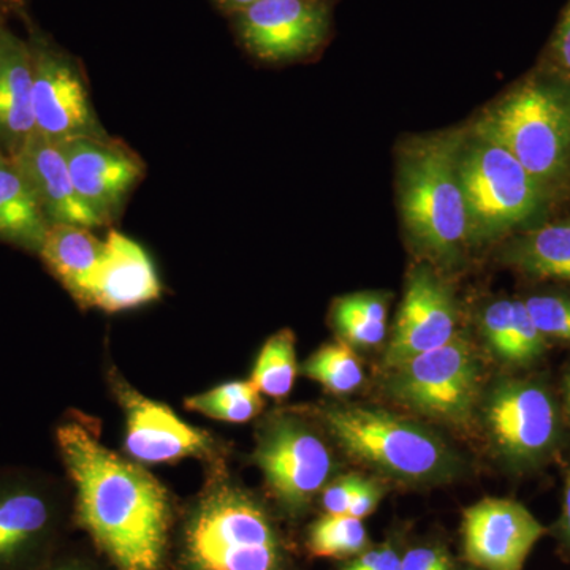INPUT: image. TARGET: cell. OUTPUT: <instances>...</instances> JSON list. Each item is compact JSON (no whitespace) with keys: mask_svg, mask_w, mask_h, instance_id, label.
Masks as SVG:
<instances>
[{"mask_svg":"<svg viewBox=\"0 0 570 570\" xmlns=\"http://www.w3.org/2000/svg\"><path fill=\"white\" fill-rule=\"evenodd\" d=\"M246 50L268 62L306 58L324 43L328 10L321 0H258L234 14Z\"/></svg>","mask_w":570,"mask_h":570,"instance_id":"cell-11","label":"cell"},{"mask_svg":"<svg viewBox=\"0 0 570 570\" xmlns=\"http://www.w3.org/2000/svg\"><path fill=\"white\" fill-rule=\"evenodd\" d=\"M401 570H453L448 553L438 547H415L401 558Z\"/></svg>","mask_w":570,"mask_h":570,"instance_id":"cell-31","label":"cell"},{"mask_svg":"<svg viewBox=\"0 0 570 570\" xmlns=\"http://www.w3.org/2000/svg\"><path fill=\"white\" fill-rule=\"evenodd\" d=\"M171 570H298L291 543L253 494L216 482L176 520Z\"/></svg>","mask_w":570,"mask_h":570,"instance_id":"cell-2","label":"cell"},{"mask_svg":"<svg viewBox=\"0 0 570 570\" xmlns=\"http://www.w3.org/2000/svg\"><path fill=\"white\" fill-rule=\"evenodd\" d=\"M190 411L228 423H246L261 414V392L250 381L227 382L186 401Z\"/></svg>","mask_w":570,"mask_h":570,"instance_id":"cell-26","label":"cell"},{"mask_svg":"<svg viewBox=\"0 0 570 570\" xmlns=\"http://www.w3.org/2000/svg\"><path fill=\"white\" fill-rule=\"evenodd\" d=\"M31 45L0 24V146L11 157L36 134Z\"/></svg>","mask_w":570,"mask_h":570,"instance_id":"cell-19","label":"cell"},{"mask_svg":"<svg viewBox=\"0 0 570 570\" xmlns=\"http://www.w3.org/2000/svg\"><path fill=\"white\" fill-rule=\"evenodd\" d=\"M475 130L480 140L512 154L543 186L569 165L570 96L547 82H528L494 105Z\"/></svg>","mask_w":570,"mask_h":570,"instance_id":"cell-5","label":"cell"},{"mask_svg":"<svg viewBox=\"0 0 570 570\" xmlns=\"http://www.w3.org/2000/svg\"><path fill=\"white\" fill-rule=\"evenodd\" d=\"M360 475L348 474L336 479L322 491V508L330 515H347L348 505L358 487Z\"/></svg>","mask_w":570,"mask_h":570,"instance_id":"cell-30","label":"cell"},{"mask_svg":"<svg viewBox=\"0 0 570 570\" xmlns=\"http://www.w3.org/2000/svg\"><path fill=\"white\" fill-rule=\"evenodd\" d=\"M460 183L469 239L487 242L538 216L542 184L501 146L480 140L461 151Z\"/></svg>","mask_w":570,"mask_h":570,"instance_id":"cell-7","label":"cell"},{"mask_svg":"<svg viewBox=\"0 0 570 570\" xmlns=\"http://www.w3.org/2000/svg\"><path fill=\"white\" fill-rule=\"evenodd\" d=\"M560 535L562 543L570 551V469L566 479L564 499H562V513L560 520Z\"/></svg>","mask_w":570,"mask_h":570,"instance_id":"cell-37","label":"cell"},{"mask_svg":"<svg viewBox=\"0 0 570 570\" xmlns=\"http://www.w3.org/2000/svg\"><path fill=\"white\" fill-rule=\"evenodd\" d=\"M36 134L51 141L105 138L77 62L47 40L32 39Z\"/></svg>","mask_w":570,"mask_h":570,"instance_id":"cell-10","label":"cell"},{"mask_svg":"<svg viewBox=\"0 0 570 570\" xmlns=\"http://www.w3.org/2000/svg\"><path fill=\"white\" fill-rule=\"evenodd\" d=\"M564 400H566V411H568V417L570 422V370L564 377Z\"/></svg>","mask_w":570,"mask_h":570,"instance_id":"cell-39","label":"cell"},{"mask_svg":"<svg viewBox=\"0 0 570 570\" xmlns=\"http://www.w3.org/2000/svg\"><path fill=\"white\" fill-rule=\"evenodd\" d=\"M528 313L542 336L570 343V298L560 295H534L524 299Z\"/></svg>","mask_w":570,"mask_h":570,"instance_id":"cell-28","label":"cell"},{"mask_svg":"<svg viewBox=\"0 0 570 570\" xmlns=\"http://www.w3.org/2000/svg\"><path fill=\"white\" fill-rule=\"evenodd\" d=\"M58 442L77 491L75 520L97 554L112 570H171L178 517L159 480L80 423L59 428Z\"/></svg>","mask_w":570,"mask_h":570,"instance_id":"cell-1","label":"cell"},{"mask_svg":"<svg viewBox=\"0 0 570 570\" xmlns=\"http://www.w3.org/2000/svg\"><path fill=\"white\" fill-rule=\"evenodd\" d=\"M220 10L227 13L236 14L239 11L246 10L247 7L254 6L258 0H213Z\"/></svg>","mask_w":570,"mask_h":570,"instance_id":"cell-38","label":"cell"},{"mask_svg":"<svg viewBox=\"0 0 570 570\" xmlns=\"http://www.w3.org/2000/svg\"><path fill=\"white\" fill-rule=\"evenodd\" d=\"M160 294L163 285L148 253L129 236L110 230L105 238L91 305L107 313H119L151 303Z\"/></svg>","mask_w":570,"mask_h":570,"instance_id":"cell-18","label":"cell"},{"mask_svg":"<svg viewBox=\"0 0 570 570\" xmlns=\"http://www.w3.org/2000/svg\"><path fill=\"white\" fill-rule=\"evenodd\" d=\"M491 354L510 366H531L546 354L547 340L534 325L524 302L497 299L480 317Z\"/></svg>","mask_w":570,"mask_h":570,"instance_id":"cell-21","label":"cell"},{"mask_svg":"<svg viewBox=\"0 0 570 570\" xmlns=\"http://www.w3.org/2000/svg\"><path fill=\"white\" fill-rule=\"evenodd\" d=\"M37 570H112L111 566L100 558L89 557L86 553H62V551H56L55 554L40 566Z\"/></svg>","mask_w":570,"mask_h":570,"instance_id":"cell-34","label":"cell"},{"mask_svg":"<svg viewBox=\"0 0 570 570\" xmlns=\"http://www.w3.org/2000/svg\"><path fill=\"white\" fill-rule=\"evenodd\" d=\"M505 264L524 275L570 284V223L547 225L510 243Z\"/></svg>","mask_w":570,"mask_h":570,"instance_id":"cell-23","label":"cell"},{"mask_svg":"<svg viewBox=\"0 0 570 570\" xmlns=\"http://www.w3.org/2000/svg\"><path fill=\"white\" fill-rule=\"evenodd\" d=\"M75 189L105 224L121 212L130 190L140 181V157L110 135L62 142Z\"/></svg>","mask_w":570,"mask_h":570,"instance_id":"cell-13","label":"cell"},{"mask_svg":"<svg viewBox=\"0 0 570 570\" xmlns=\"http://www.w3.org/2000/svg\"><path fill=\"white\" fill-rule=\"evenodd\" d=\"M333 322L340 335L343 336L344 343L351 346L374 347L384 341L387 333V325L371 322L370 318L363 316L351 302L347 296L337 299L333 307Z\"/></svg>","mask_w":570,"mask_h":570,"instance_id":"cell-29","label":"cell"},{"mask_svg":"<svg viewBox=\"0 0 570 570\" xmlns=\"http://www.w3.org/2000/svg\"><path fill=\"white\" fill-rule=\"evenodd\" d=\"M119 400L126 411V449L140 463L157 464L202 455L212 439L198 428L183 422L165 404L141 396L121 385Z\"/></svg>","mask_w":570,"mask_h":570,"instance_id":"cell-16","label":"cell"},{"mask_svg":"<svg viewBox=\"0 0 570 570\" xmlns=\"http://www.w3.org/2000/svg\"><path fill=\"white\" fill-rule=\"evenodd\" d=\"M302 373L336 395H347L363 384V370L351 344H326L314 352Z\"/></svg>","mask_w":570,"mask_h":570,"instance_id":"cell-27","label":"cell"},{"mask_svg":"<svg viewBox=\"0 0 570 570\" xmlns=\"http://www.w3.org/2000/svg\"><path fill=\"white\" fill-rule=\"evenodd\" d=\"M382 494H384V491L377 482L370 479H360L351 505H348L347 515L355 517L358 520L366 519L377 509Z\"/></svg>","mask_w":570,"mask_h":570,"instance_id":"cell-33","label":"cell"},{"mask_svg":"<svg viewBox=\"0 0 570 570\" xmlns=\"http://www.w3.org/2000/svg\"><path fill=\"white\" fill-rule=\"evenodd\" d=\"M456 309L452 292L428 266H417L407 281L406 295L385 352V366L448 344L455 336Z\"/></svg>","mask_w":570,"mask_h":570,"instance_id":"cell-14","label":"cell"},{"mask_svg":"<svg viewBox=\"0 0 570 570\" xmlns=\"http://www.w3.org/2000/svg\"><path fill=\"white\" fill-rule=\"evenodd\" d=\"M61 512L39 491H0V570H37L58 551Z\"/></svg>","mask_w":570,"mask_h":570,"instance_id":"cell-15","label":"cell"},{"mask_svg":"<svg viewBox=\"0 0 570 570\" xmlns=\"http://www.w3.org/2000/svg\"><path fill=\"white\" fill-rule=\"evenodd\" d=\"M460 157L459 135L420 138L401 153L397 179L404 224L420 249L439 261L455 258L469 239Z\"/></svg>","mask_w":570,"mask_h":570,"instance_id":"cell-4","label":"cell"},{"mask_svg":"<svg viewBox=\"0 0 570 570\" xmlns=\"http://www.w3.org/2000/svg\"><path fill=\"white\" fill-rule=\"evenodd\" d=\"M367 532L363 520L351 515H330L325 513L314 521L307 531L306 547L316 558L358 557L367 550Z\"/></svg>","mask_w":570,"mask_h":570,"instance_id":"cell-25","label":"cell"},{"mask_svg":"<svg viewBox=\"0 0 570 570\" xmlns=\"http://www.w3.org/2000/svg\"><path fill=\"white\" fill-rule=\"evenodd\" d=\"M352 303L371 322L387 325V299L381 294H354L347 296Z\"/></svg>","mask_w":570,"mask_h":570,"instance_id":"cell-35","label":"cell"},{"mask_svg":"<svg viewBox=\"0 0 570 570\" xmlns=\"http://www.w3.org/2000/svg\"><path fill=\"white\" fill-rule=\"evenodd\" d=\"M105 239L91 228L69 224H51L39 253L48 268L75 298L91 305L94 283L102 264Z\"/></svg>","mask_w":570,"mask_h":570,"instance_id":"cell-20","label":"cell"},{"mask_svg":"<svg viewBox=\"0 0 570 570\" xmlns=\"http://www.w3.org/2000/svg\"><path fill=\"white\" fill-rule=\"evenodd\" d=\"M482 407L483 426L491 448L513 471H532L546 464L560 448L562 419L553 393L535 379H499Z\"/></svg>","mask_w":570,"mask_h":570,"instance_id":"cell-8","label":"cell"},{"mask_svg":"<svg viewBox=\"0 0 570 570\" xmlns=\"http://www.w3.org/2000/svg\"><path fill=\"white\" fill-rule=\"evenodd\" d=\"M401 554L395 547L382 546L365 550L355 560L344 566L343 570H401Z\"/></svg>","mask_w":570,"mask_h":570,"instance_id":"cell-32","label":"cell"},{"mask_svg":"<svg viewBox=\"0 0 570 570\" xmlns=\"http://www.w3.org/2000/svg\"><path fill=\"white\" fill-rule=\"evenodd\" d=\"M10 159L32 187L50 225H78L91 230L107 225L75 189L62 142L33 134Z\"/></svg>","mask_w":570,"mask_h":570,"instance_id":"cell-17","label":"cell"},{"mask_svg":"<svg viewBox=\"0 0 570 570\" xmlns=\"http://www.w3.org/2000/svg\"><path fill=\"white\" fill-rule=\"evenodd\" d=\"M546 532L547 528L520 502L482 499L463 513L464 558L480 570H523Z\"/></svg>","mask_w":570,"mask_h":570,"instance_id":"cell-12","label":"cell"},{"mask_svg":"<svg viewBox=\"0 0 570 570\" xmlns=\"http://www.w3.org/2000/svg\"><path fill=\"white\" fill-rule=\"evenodd\" d=\"M266 487L291 519L305 515L335 469L332 450L305 420L279 415L269 420L254 452Z\"/></svg>","mask_w":570,"mask_h":570,"instance_id":"cell-9","label":"cell"},{"mask_svg":"<svg viewBox=\"0 0 570 570\" xmlns=\"http://www.w3.org/2000/svg\"><path fill=\"white\" fill-rule=\"evenodd\" d=\"M551 51L562 69L570 73V2L562 13L560 26L554 33Z\"/></svg>","mask_w":570,"mask_h":570,"instance_id":"cell-36","label":"cell"},{"mask_svg":"<svg viewBox=\"0 0 570 570\" xmlns=\"http://www.w3.org/2000/svg\"><path fill=\"white\" fill-rule=\"evenodd\" d=\"M48 227L32 187L13 160L0 151V236L40 250Z\"/></svg>","mask_w":570,"mask_h":570,"instance_id":"cell-22","label":"cell"},{"mask_svg":"<svg viewBox=\"0 0 570 570\" xmlns=\"http://www.w3.org/2000/svg\"><path fill=\"white\" fill-rule=\"evenodd\" d=\"M296 365L295 336L291 330H281L269 337L255 362L250 382L266 396L285 397L295 384Z\"/></svg>","mask_w":570,"mask_h":570,"instance_id":"cell-24","label":"cell"},{"mask_svg":"<svg viewBox=\"0 0 570 570\" xmlns=\"http://www.w3.org/2000/svg\"><path fill=\"white\" fill-rule=\"evenodd\" d=\"M390 400L407 411L452 428H464L480 406V363L471 341L455 335L444 346L390 367Z\"/></svg>","mask_w":570,"mask_h":570,"instance_id":"cell-6","label":"cell"},{"mask_svg":"<svg viewBox=\"0 0 570 570\" xmlns=\"http://www.w3.org/2000/svg\"><path fill=\"white\" fill-rule=\"evenodd\" d=\"M321 419L348 456L390 479L436 483L461 471L460 456L444 439L385 409L330 404Z\"/></svg>","mask_w":570,"mask_h":570,"instance_id":"cell-3","label":"cell"}]
</instances>
